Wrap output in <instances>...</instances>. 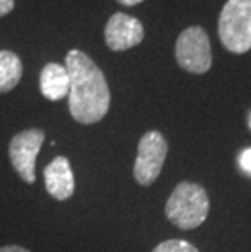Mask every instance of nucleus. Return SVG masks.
Here are the masks:
<instances>
[{"mask_svg": "<svg viewBox=\"0 0 251 252\" xmlns=\"http://www.w3.org/2000/svg\"><path fill=\"white\" fill-rule=\"evenodd\" d=\"M175 57L183 70L202 75L212 67V49L209 36L201 26H189L178 36Z\"/></svg>", "mask_w": 251, "mask_h": 252, "instance_id": "20e7f679", "label": "nucleus"}, {"mask_svg": "<svg viewBox=\"0 0 251 252\" xmlns=\"http://www.w3.org/2000/svg\"><path fill=\"white\" fill-rule=\"evenodd\" d=\"M145 36L142 23L136 17L117 12L111 15L105 26L106 46L114 52H122L139 46Z\"/></svg>", "mask_w": 251, "mask_h": 252, "instance_id": "0eeeda50", "label": "nucleus"}, {"mask_svg": "<svg viewBox=\"0 0 251 252\" xmlns=\"http://www.w3.org/2000/svg\"><path fill=\"white\" fill-rule=\"evenodd\" d=\"M0 252H31V251H28L26 248H21V246L12 244V246H2V248H0Z\"/></svg>", "mask_w": 251, "mask_h": 252, "instance_id": "4468645a", "label": "nucleus"}, {"mask_svg": "<svg viewBox=\"0 0 251 252\" xmlns=\"http://www.w3.org/2000/svg\"><path fill=\"white\" fill-rule=\"evenodd\" d=\"M39 90L41 94L49 101H61L69 96L71 78L67 68L56 62L46 63L39 75Z\"/></svg>", "mask_w": 251, "mask_h": 252, "instance_id": "1a4fd4ad", "label": "nucleus"}, {"mask_svg": "<svg viewBox=\"0 0 251 252\" xmlns=\"http://www.w3.org/2000/svg\"><path fill=\"white\" fill-rule=\"evenodd\" d=\"M211 210L209 195L196 182L183 181L175 187L165 205V215L176 228L189 231L206 221Z\"/></svg>", "mask_w": 251, "mask_h": 252, "instance_id": "f03ea898", "label": "nucleus"}, {"mask_svg": "<svg viewBox=\"0 0 251 252\" xmlns=\"http://www.w3.org/2000/svg\"><path fill=\"white\" fill-rule=\"evenodd\" d=\"M46 133L42 128L31 127L18 132L8 143V158L20 179L26 184L36 181V158L41 152Z\"/></svg>", "mask_w": 251, "mask_h": 252, "instance_id": "423d86ee", "label": "nucleus"}, {"mask_svg": "<svg viewBox=\"0 0 251 252\" xmlns=\"http://www.w3.org/2000/svg\"><path fill=\"white\" fill-rule=\"evenodd\" d=\"M250 128H251V114H250Z\"/></svg>", "mask_w": 251, "mask_h": 252, "instance_id": "dca6fc26", "label": "nucleus"}, {"mask_svg": "<svg viewBox=\"0 0 251 252\" xmlns=\"http://www.w3.org/2000/svg\"><path fill=\"white\" fill-rule=\"evenodd\" d=\"M117 2L126 5V7H134V5H137V3H142L143 0H117Z\"/></svg>", "mask_w": 251, "mask_h": 252, "instance_id": "2eb2a0df", "label": "nucleus"}, {"mask_svg": "<svg viewBox=\"0 0 251 252\" xmlns=\"http://www.w3.org/2000/svg\"><path fill=\"white\" fill-rule=\"evenodd\" d=\"M15 7V0H0V18L10 13Z\"/></svg>", "mask_w": 251, "mask_h": 252, "instance_id": "ddd939ff", "label": "nucleus"}, {"mask_svg": "<svg viewBox=\"0 0 251 252\" xmlns=\"http://www.w3.org/2000/svg\"><path fill=\"white\" fill-rule=\"evenodd\" d=\"M66 68L71 78L69 111L73 121L83 126L100 122L108 114L111 93L103 70L83 51L72 49L66 56Z\"/></svg>", "mask_w": 251, "mask_h": 252, "instance_id": "f257e3e1", "label": "nucleus"}, {"mask_svg": "<svg viewBox=\"0 0 251 252\" xmlns=\"http://www.w3.org/2000/svg\"><path fill=\"white\" fill-rule=\"evenodd\" d=\"M168 155V142L162 132L148 130L141 137L134 163V179L139 186L148 187L158 179Z\"/></svg>", "mask_w": 251, "mask_h": 252, "instance_id": "39448f33", "label": "nucleus"}, {"mask_svg": "<svg viewBox=\"0 0 251 252\" xmlns=\"http://www.w3.org/2000/svg\"><path fill=\"white\" fill-rule=\"evenodd\" d=\"M238 164L245 173L251 174V147L250 148H245L238 157Z\"/></svg>", "mask_w": 251, "mask_h": 252, "instance_id": "f8f14e48", "label": "nucleus"}, {"mask_svg": "<svg viewBox=\"0 0 251 252\" xmlns=\"http://www.w3.org/2000/svg\"><path fill=\"white\" fill-rule=\"evenodd\" d=\"M46 190L54 200H69L75 192V178L71 161L66 157H56L42 171Z\"/></svg>", "mask_w": 251, "mask_h": 252, "instance_id": "6e6552de", "label": "nucleus"}, {"mask_svg": "<svg viewBox=\"0 0 251 252\" xmlns=\"http://www.w3.org/2000/svg\"><path fill=\"white\" fill-rule=\"evenodd\" d=\"M23 63L12 51H0V93H8L20 83Z\"/></svg>", "mask_w": 251, "mask_h": 252, "instance_id": "9d476101", "label": "nucleus"}, {"mask_svg": "<svg viewBox=\"0 0 251 252\" xmlns=\"http://www.w3.org/2000/svg\"><path fill=\"white\" fill-rule=\"evenodd\" d=\"M152 252H199L196 246L184 239H168L160 243Z\"/></svg>", "mask_w": 251, "mask_h": 252, "instance_id": "9b49d317", "label": "nucleus"}, {"mask_svg": "<svg viewBox=\"0 0 251 252\" xmlns=\"http://www.w3.org/2000/svg\"><path fill=\"white\" fill-rule=\"evenodd\" d=\"M218 37L233 54L251 49V0H228L223 5L218 17Z\"/></svg>", "mask_w": 251, "mask_h": 252, "instance_id": "7ed1b4c3", "label": "nucleus"}]
</instances>
